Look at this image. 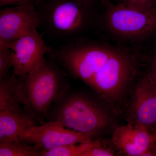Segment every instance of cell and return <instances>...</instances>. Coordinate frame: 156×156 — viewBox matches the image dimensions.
I'll return each mask as SVG.
<instances>
[{"instance_id": "17", "label": "cell", "mask_w": 156, "mask_h": 156, "mask_svg": "<svg viewBox=\"0 0 156 156\" xmlns=\"http://www.w3.org/2000/svg\"><path fill=\"white\" fill-rule=\"evenodd\" d=\"M114 153L111 149L104 147L101 144L96 146L85 152L82 156H113Z\"/></svg>"}, {"instance_id": "2", "label": "cell", "mask_w": 156, "mask_h": 156, "mask_svg": "<svg viewBox=\"0 0 156 156\" xmlns=\"http://www.w3.org/2000/svg\"><path fill=\"white\" fill-rule=\"evenodd\" d=\"M58 99L52 121L92 137L108 126L109 119L106 113L89 98L78 94L64 95L63 92Z\"/></svg>"}, {"instance_id": "7", "label": "cell", "mask_w": 156, "mask_h": 156, "mask_svg": "<svg viewBox=\"0 0 156 156\" xmlns=\"http://www.w3.org/2000/svg\"><path fill=\"white\" fill-rule=\"evenodd\" d=\"M93 137L65 128L56 121L34 126L21 134L19 141L33 144L42 150H50L71 144L90 142Z\"/></svg>"}, {"instance_id": "16", "label": "cell", "mask_w": 156, "mask_h": 156, "mask_svg": "<svg viewBox=\"0 0 156 156\" xmlns=\"http://www.w3.org/2000/svg\"><path fill=\"white\" fill-rule=\"evenodd\" d=\"M120 2L133 8L145 10L155 11V6L156 0H120Z\"/></svg>"}, {"instance_id": "12", "label": "cell", "mask_w": 156, "mask_h": 156, "mask_svg": "<svg viewBox=\"0 0 156 156\" xmlns=\"http://www.w3.org/2000/svg\"><path fill=\"white\" fill-rule=\"evenodd\" d=\"M23 106L19 77L14 73L0 80V112L19 111Z\"/></svg>"}, {"instance_id": "13", "label": "cell", "mask_w": 156, "mask_h": 156, "mask_svg": "<svg viewBox=\"0 0 156 156\" xmlns=\"http://www.w3.org/2000/svg\"><path fill=\"white\" fill-rule=\"evenodd\" d=\"M101 144L98 140L62 146L50 150H43L41 156H82L90 149Z\"/></svg>"}, {"instance_id": "11", "label": "cell", "mask_w": 156, "mask_h": 156, "mask_svg": "<svg viewBox=\"0 0 156 156\" xmlns=\"http://www.w3.org/2000/svg\"><path fill=\"white\" fill-rule=\"evenodd\" d=\"M133 108L137 124L147 128L156 124V94L148 78L136 87Z\"/></svg>"}, {"instance_id": "15", "label": "cell", "mask_w": 156, "mask_h": 156, "mask_svg": "<svg viewBox=\"0 0 156 156\" xmlns=\"http://www.w3.org/2000/svg\"><path fill=\"white\" fill-rule=\"evenodd\" d=\"M13 68V54L10 48H0V80L9 74Z\"/></svg>"}, {"instance_id": "6", "label": "cell", "mask_w": 156, "mask_h": 156, "mask_svg": "<svg viewBox=\"0 0 156 156\" xmlns=\"http://www.w3.org/2000/svg\"><path fill=\"white\" fill-rule=\"evenodd\" d=\"M131 71L132 64L128 56L115 50L89 86L103 97L112 99L122 92Z\"/></svg>"}, {"instance_id": "9", "label": "cell", "mask_w": 156, "mask_h": 156, "mask_svg": "<svg viewBox=\"0 0 156 156\" xmlns=\"http://www.w3.org/2000/svg\"><path fill=\"white\" fill-rule=\"evenodd\" d=\"M113 144L126 155L141 156L152 149L156 143V133L151 134L147 127L128 123L117 127L113 134Z\"/></svg>"}, {"instance_id": "18", "label": "cell", "mask_w": 156, "mask_h": 156, "mask_svg": "<svg viewBox=\"0 0 156 156\" xmlns=\"http://www.w3.org/2000/svg\"><path fill=\"white\" fill-rule=\"evenodd\" d=\"M43 3V0H0V6H11L23 5H33L40 6Z\"/></svg>"}, {"instance_id": "14", "label": "cell", "mask_w": 156, "mask_h": 156, "mask_svg": "<svg viewBox=\"0 0 156 156\" xmlns=\"http://www.w3.org/2000/svg\"><path fill=\"white\" fill-rule=\"evenodd\" d=\"M42 150L35 145H26L20 141L0 144V156H38Z\"/></svg>"}, {"instance_id": "1", "label": "cell", "mask_w": 156, "mask_h": 156, "mask_svg": "<svg viewBox=\"0 0 156 156\" xmlns=\"http://www.w3.org/2000/svg\"><path fill=\"white\" fill-rule=\"evenodd\" d=\"M23 109L44 124L52 104L63 93L64 79L54 65L45 61L26 75L18 76Z\"/></svg>"}, {"instance_id": "4", "label": "cell", "mask_w": 156, "mask_h": 156, "mask_svg": "<svg viewBox=\"0 0 156 156\" xmlns=\"http://www.w3.org/2000/svg\"><path fill=\"white\" fill-rule=\"evenodd\" d=\"M107 22L116 34L126 37L147 35L156 29V10L145 11L122 3L108 6Z\"/></svg>"}, {"instance_id": "8", "label": "cell", "mask_w": 156, "mask_h": 156, "mask_svg": "<svg viewBox=\"0 0 156 156\" xmlns=\"http://www.w3.org/2000/svg\"><path fill=\"white\" fill-rule=\"evenodd\" d=\"M10 49L13 54V73L17 76L26 75L39 67L50 51L37 30L20 37Z\"/></svg>"}, {"instance_id": "3", "label": "cell", "mask_w": 156, "mask_h": 156, "mask_svg": "<svg viewBox=\"0 0 156 156\" xmlns=\"http://www.w3.org/2000/svg\"><path fill=\"white\" fill-rule=\"evenodd\" d=\"M88 0H50L39 10L42 25L50 36L63 39L73 36L87 26L90 7Z\"/></svg>"}, {"instance_id": "19", "label": "cell", "mask_w": 156, "mask_h": 156, "mask_svg": "<svg viewBox=\"0 0 156 156\" xmlns=\"http://www.w3.org/2000/svg\"><path fill=\"white\" fill-rule=\"evenodd\" d=\"M147 78L154 92L156 94V70L152 69L151 73Z\"/></svg>"}, {"instance_id": "22", "label": "cell", "mask_w": 156, "mask_h": 156, "mask_svg": "<svg viewBox=\"0 0 156 156\" xmlns=\"http://www.w3.org/2000/svg\"><path fill=\"white\" fill-rule=\"evenodd\" d=\"M107 1H108V0H107Z\"/></svg>"}, {"instance_id": "20", "label": "cell", "mask_w": 156, "mask_h": 156, "mask_svg": "<svg viewBox=\"0 0 156 156\" xmlns=\"http://www.w3.org/2000/svg\"><path fill=\"white\" fill-rule=\"evenodd\" d=\"M152 69L156 70V54L153 62Z\"/></svg>"}, {"instance_id": "21", "label": "cell", "mask_w": 156, "mask_h": 156, "mask_svg": "<svg viewBox=\"0 0 156 156\" xmlns=\"http://www.w3.org/2000/svg\"><path fill=\"white\" fill-rule=\"evenodd\" d=\"M88 1H93V2H95L96 0H88Z\"/></svg>"}, {"instance_id": "5", "label": "cell", "mask_w": 156, "mask_h": 156, "mask_svg": "<svg viewBox=\"0 0 156 156\" xmlns=\"http://www.w3.org/2000/svg\"><path fill=\"white\" fill-rule=\"evenodd\" d=\"M41 26L39 10L33 5L11 6L0 10V48H11L20 37Z\"/></svg>"}, {"instance_id": "10", "label": "cell", "mask_w": 156, "mask_h": 156, "mask_svg": "<svg viewBox=\"0 0 156 156\" xmlns=\"http://www.w3.org/2000/svg\"><path fill=\"white\" fill-rule=\"evenodd\" d=\"M37 122L24 109L0 112V144L19 141L21 134L37 126Z\"/></svg>"}]
</instances>
